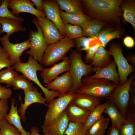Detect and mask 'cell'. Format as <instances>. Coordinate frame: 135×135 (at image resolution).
Instances as JSON below:
<instances>
[{
	"label": "cell",
	"instance_id": "cell-3",
	"mask_svg": "<svg viewBox=\"0 0 135 135\" xmlns=\"http://www.w3.org/2000/svg\"><path fill=\"white\" fill-rule=\"evenodd\" d=\"M82 86L77 92L90 95L100 98H107L117 86L113 82L101 78L88 76L82 79Z\"/></svg>",
	"mask_w": 135,
	"mask_h": 135
},
{
	"label": "cell",
	"instance_id": "cell-50",
	"mask_svg": "<svg viewBox=\"0 0 135 135\" xmlns=\"http://www.w3.org/2000/svg\"><path fill=\"white\" fill-rule=\"evenodd\" d=\"M2 2V0H0V5L1 4Z\"/></svg>",
	"mask_w": 135,
	"mask_h": 135
},
{
	"label": "cell",
	"instance_id": "cell-31",
	"mask_svg": "<svg viewBox=\"0 0 135 135\" xmlns=\"http://www.w3.org/2000/svg\"><path fill=\"white\" fill-rule=\"evenodd\" d=\"M108 104V100L100 104L91 112L88 118L84 123L85 131L88 129L100 118Z\"/></svg>",
	"mask_w": 135,
	"mask_h": 135
},
{
	"label": "cell",
	"instance_id": "cell-17",
	"mask_svg": "<svg viewBox=\"0 0 135 135\" xmlns=\"http://www.w3.org/2000/svg\"><path fill=\"white\" fill-rule=\"evenodd\" d=\"M44 12L48 19L56 26L62 35H65L64 31V24L61 18L60 8L56 0H43Z\"/></svg>",
	"mask_w": 135,
	"mask_h": 135
},
{
	"label": "cell",
	"instance_id": "cell-24",
	"mask_svg": "<svg viewBox=\"0 0 135 135\" xmlns=\"http://www.w3.org/2000/svg\"><path fill=\"white\" fill-rule=\"evenodd\" d=\"M108 100V105L103 113L107 114L110 118L112 125L120 129L126 118L123 116L116 106L110 100Z\"/></svg>",
	"mask_w": 135,
	"mask_h": 135
},
{
	"label": "cell",
	"instance_id": "cell-27",
	"mask_svg": "<svg viewBox=\"0 0 135 135\" xmlns=\"http://www.w3.org/2000/svg\"><path fill=\"white\" fill-rule=\"evenodd\" d=\"M120 6L124 20L132 25L135 32V0H122Z\"/></svg>",
	"mask_w": 135,
	"mask_h": 135
},
{
	"label": "cell",
	"instance_id": "cell-8",
	"mask_svg": "<svg viewBox=\"0 0 135 135\" xmlns=\"http://www.w3.org/2000/svg\"><path fill=\"white\" fill-rule=\"evenodd\" d=\"M32 22L36 26L37 30H30L28 40L30 46V50L24 54L32 56L34 60L41 64L44 54L48 45L44 40L42 30L35 18L33 19Z\"/></svg>",
	"mask_w": 135,
	"mask_h": 135
},
{
	"label": "cell",
	"instance_id": "cell-38",
	"mask_svg": "<svg viewBox=\"0 0 135 135\" xmlns=\"http://www.w3.org/2000/svg\"><path fill=\"white\" fill-rule=\"evenodd\" d=\"M8 0H2L0 5V17L12 19L22 22L24 19L22 17H18L14 16L8 9Z\"/></svg>",
	"mask_w": 135,
	"mask_h": 135
},
{
	"label": "cell",
	"instance_id": "cell-36",
	"mask_svg": "<svg viewBox=\"0 0 135 135\" xmlns=\"http://www.w3.org/2000/svg\"><path fill=\"white\" fill-rule=\"evenodd\" d=\"M75 46L76 51L81 52L82 50L86 51L91 46L90 43L93 42L100 41L97 38L82 36L75 40Z\"/></svg>",
	"mask_w": 135,
	"mask_h": 135
},
{
	"label": "cell",
	"instance_id": "cell-32",
	"mask_svg": "<svg viewBox=\"0 0 135 135\" xmlns=\"http://www.w3.org/2000/svg\"><path fill=\"white\" fill-rule=\"evenodd\" d=\"M12 86H13L14 90L20 89L23 90H33L35 88L33 83L23 74L18 75L14 78Z\"/></svg>",
	"mask_w": 135,
	"mask_h": 135
},
{
	"label": "cell",
	"instance_id": "cell-6",
	"mask_svg": "<svg viewBox=\"0 0 135 135\" xmlns=\"http://www.w3.org/2000/svg\"><path fill=\"white\" fill-rule=\"evenodd\" d=\"M135 78V74L134 73L124 84L122 85H118L107 98L116 106L126 118L127 117L130 98L131 84Z\"/></svg>",
	"mask_w": 135,
	"mask_h": 135
},
{
	"label": "cell",
	"instance_id": "cell-16",
	"mask_svg": "<svg viewBox=\"0 0 135 135\" xmlns=\"http://www.w3.org/2000/svg\"><path fill=\"white\" fill-rule=\"evenodd\" d=\"M69 122L65 110L56 119L44 124L42 126V132L44 134L64 135Z\"/></svg>",
	"mask_w": 135,
	"mask_h": 135
},
{
	"label": "cell",
	"instance_id": "cell-34",
	"mask_svg": "<svg viewBox=\"0 0 135 135\" xmlns=\"http://www.w3.org/2000/svg\"><path fill=\"white\" fill-rule=\"evenodd\" d=\"M63 29L65 36L70 39L75 40L83 36V31L80 25L64 24Z\"/></svg>",
	"mask_w": 135,
	"mask_h": 135
},
{
	"label": "cell",
	"instance_id": "cell-26",
	"mask_svg": "<svg viewBox=\"0 0 135 135\" xmlns=\"http://www.w3.org/2000/svg\"><path fill=\"white\" fill-rule=\"evenodd\" d=\"M106 24L96 19L81 25L83 36L98 38L99 33Z\"/></svg>",
	"mask_w": 135,
	"mask_h": 135
},
{
	"label": "cell",
	"instance_id": "cell-18",
	"mask_svg": "<svg viewBox=\"0 0 135 135\" xmlns=\"http://www.w3.org/2000/svg\"><path fill=\"white\" fill-rule=\"evenodd\" d=\"M113 60L108 65L103 68H93L95 74L88 76L93 78H101L112 82L117 86L119 84L120 77Z\"/></svg>",
	"mask_w": 135,
	"mask_h": 135
},
{
	"label": "cell",
	"instance_id": "cell-48",
	"mask_svg": "<svg viewBox=\"0 0 135 135\" xmlns=\"http://www.w3.org/2000/svg\"><path fill=\"white\" fill-rule=\"evenodd\" d=\"M128 63L131 64L134 68L135 66V55L134 54L128 55L126 58Z\"/></svg>",
	"mask_w": 135,
	"mask_h": 135
},
{
	"label": "cell",
	"instance_id": "cell-29",
	"mask_svg": "<svg viewBox=\"0 0 135 135\" xmlns=\"http://www.w3.org/2000/svg\"><path fill=\"white\" fill-rule=\"evenodd\" d=\"M61 10L68 13L80 14L84 13L81 0H56Z\"/></svg>",
	"mask_w": 135,
	"mask_h": 135
},
{
	"label": "cell",
	"instance_id": "cell-11",
	"mask_svg": "<svg viewBox=\"0 0 135 135\" xmlns=\"http://www.w3.org/2000/svg\"><path fill=\"white\" fill-rule=\"evenodd\" d=\"M24 103L23 104L21 98V94L19 96L20 101V106L18 110V113L20 114V116L21 120L24 122L26 120V111L28 107L30 105L34 103H39L44 104L47 106L48 104L45 98L42 96V93L38 92V89L35 88L33 90H24Z\"/></svg>",
	"mask_w": 135,
	"mask_h": 135
},
{
	"label": "cell",
	"instance_id": "cell-52",
	"mask_svg": "<svg viewBox=\"0 0 135 135\" xmlns=\"http://www.w3.org/2000/svg\"></svg>",
	"mask_w": 135,
	"mask_h": 135
},
{
	"label": "cell",
	"instance_id": "cell-4",
	"mask_svg": "<svg viewBox=\"0 0 135 135\" xmlns=\"http://www.w3.org/2000/svg\"><path fill=\"white\" fill-rule=\"evenodd\" d=\"M69 58L70 63L69 71L73 79V84L70 92L75 93L83 86L82 78L93 72V68L91 64H87L84 62L81 52L71 50Z\"/></svg>",
	"mask_w": 135,
	"mask_h": 135
},
{
	"label": "cell",
	"instance_id": "cell-35",
	"mask_svg": "<svg viewBox=\"0 0 135 135\" xmlns=\"http://www.w3.org/2000/svg\"><path fill=\"white\" fill-rule=\"evenodd\" d=\"M18 75L13 66L8 67L6 69L0 71V83L6 84L7 87L12 86L14 78Z\"/></svg>",
	"mask_w": 135,
	"mask_h": 135
},
{
	"label": "cell",
	"instance_id": "cell-30",
	"mask_svg": "<svg viewBox=\"0 0 135 135\" xmlns=\"http://www.w3.org/2000/svg\"><path fill=\"white\" fill-rule=\"evenodd\" d=\"M110 122L109 118L102 115L99 120L87 130L86 135H105Z\"/></svg>",
	"mask_w": 135,
	"mask_h": 135
},
{
	"label": "cell",
	"instance_id": "cell-19",
	"mask_svg": "<svg viewBox=\"0 0 135 135\" xmlns=\"http://www.w3.org/2000/svg\"><path fill=\"white\" fill-rule=\"evenodd\" d=\"M73 83V78L69 70L47 84L46 88L50 90L58 91L60 94H66L70 92Z\"/></svg>",
	"mask_w": 135,
	"mask_h": 135
},
{
	"label": "cell",
	"instance_id": "cell-46",
	"mask_svg": "<svg viewBox=\"0 0 135 135\" xmlns=\"http://www.w3.org/2000/svg\"><path fill=\"white\" fill-rule=\"evenodd\" d=\"M33 3L36 7V9L40 12H44L43 0H32Z\"/></svg>",
	"mask_w": 135,
	"mask_h": 135
},
{
	"label": "cell",
	"instance_id": "cell-25",
	"mask_svg": "<svg viewBox=\"0 0 135 135\" xmlns=\"http://www.w3.org/2000/svg\"><path fill=\"white\" fill-rule=\"evenodd\" d=\"M111 56L108 50L100 46L97 50L91 64L94 68L104 67L112 62Z\"/></svg>",
	"mask_w": 135,
	"mask_h": 135
},
{
	"label": "cell",
	"instance_id": "cell-40",
	"mask_svg": "<svg viewBox=\"0 0 135 135\" xmlns=\"http://www.w3.org/2000/svg\"><path fill=\"white\" fill-rule=\"evenodd\" d=\"M14 65L9 58L7 53L0 45V70L4 68H7Z\"/></svg>",
	"mask_w": 135,
	"mask_h": 135
},
{
	"label": "cell",
	"instance_id": "cell-7",
	"mask_svg": "<svg viewBox=\"0 0 135 135\" xmlns=\"http://www.w3.org/2000/svg\"><path fill=\"white\" fill-rule=\"evenodd\" d=\"M122 45L120 42H112L108 45L109 52L114 58L118 69L119 84L122 85L128 80V77L135 71L134 68L130 64L122 52Z\"/></svg>",
	"mask_w": 135,
	"mask_h": 135
},
{
	"label": "cell",
	"instance_id": "cell-42",
	"mask_svg": "<svg viewBox=\"0 0 135 135\" xmlns=\"http://www.w3.org/2000/svg\"><path fill=\"white\" fill-rule=\"evenodd\" d=\"M130 98L127 114L135 116V88L131 87L130 91Z\"/></svg>",
	"mask_w": 135,
	"mask_h": 135
},
{
	"label": "cell",
	"instance_id": "cell-37",
	"mask_svg": "<svg viewBox=\"0 0 135 135\" xmlns=\"http://www.w3.org/2000/svg\"><path fill=\"white\" fill-rule=\"evenodd\" d=\"M84 123L69 122L64 135H86Z\"/></svg>",
	"mask_w": 135,
	"mask_h": 135
},
{
	"label": "cell",
	"instance_id": "cell-39",
	"mask_svg": "<svg viewBox=\"0 0 135 135\" xmlns=\"http://www.w3.org/2000/svg\"><path fill=\"white\" fill-rule=\"evenodd\" d=\"M0 135H22L13 126L4 119L0 121Z\"/></svg>",
	"mask_w": 135,
	"mask_h": 135
},
{
	"label": "cell",
	"instance_id": "cell-15",
	"mask_svg": "<svg viewBox=\"0 0 135 135\" xmlns=\"http://www.w3.org/2000/svg\"><path fill=\"white\" fill-rule=\"evenodd\" d=\"M70 61L69 58L65 56L62 62L55 64L50 68H44L40 73L41 78L44 84H48L61 73L70 70Z\"/></svg>",
	"mask_w": 135,
	"mask_h": 135
},
{
	"label": "cell",
	"instance_id": "cell-5",
	"mask_svg": "<svg viewBox=\"0 0 135 135\" xmlns=\"http://www.w3.org/2000/svg\"><path fill=\"white\" fill-rule=\"evenodd\" d=\"M75 46L74 40L65 36L58 42L48 45L43 56L42 64L46 66L53 65L62 60L69 50Z\"/></svg>",
	"mask_w": 135,
	"mask_h": 135
},
{
	"label": "cell",
	"instance_id": "cell-20",
	"mask_svg": "<svg viewBox=\"0 0 135 135\" xmlns=\"http://www.w3.org/2000/svg\"><path fill=\"white\" fill-rule=\"evenodd\" d=\"M101 98L86 94L76 92L71 102L76 106L92 112L100 104Z\"/></svg>",
	"mask_w": 135,
	"mask_h": 135
},
{
	"label": "cell",
	"instance_id": "cell-10",
	"mask_svg": "<svg viewBox=\"0 0 135 135\" xmlns=\"http://www.w3.org/2000/svg\"><path fill=\"white\" fill-rule=\"evenodd\" d=\"M35 18L42 30L48 45L57 42L65 37L62 35L55 25L46 17Z\"/></svg>",
	"mask_w": 135,
	"mask_h": 135
},
{
	"label": "cell",
	"instance_id": "cell-14",
	"mask_svg": "<svg viewBox=\"0 0 135 135\" xmlns=\"http://www.w3.org/2000/svg\"><path fill=\"white\" fill-rule=\"evenodd\" d=\"M126 34L124 28L121 25L106 24L100 30L98 39L104 48L112 40L121 39Z\"/></svg>",
	"mask_w": 135,
	"mask_h": 135
},
{
	"label": "cell",
	"instance_id": "cell-51",
	"mask_svg": "<svg viewBox=\"0 0 135 135\" xmlns=\"http://www.w3.org/2000/svg\"><path fill=\"white\" fill-rule=\"evenodd\" d=\"M1 26H2L0 24V29L1 28Z\"/></svg>",
	"mask_w": 135,
	"mask_h": 135
},
{
	"label": "cell",
	"instance_id": "cell-9",
	"mask_svg": "<svg viewBox=\"0 0 135 135\" xmlns=\"http://www.w3.org/2000/svg\"><path fill=\"white\" fill-rule=\"evenodd\" d=\"M75 95L72 92L60 94L58 98L54 99L48 104V109L44 116V124L57 118L65 110Z\"/></svg>",
	"mask_w": 135,
	"mask_h": 135
},
{
	"label": "cell",
	"instance_id": "cell-22",
	"mask_svg": "<svg viewBox=\"0 0 135 135\" xmlns=\"http://www.w3.org/2000/svg\"><path fill=\"white\" fill-rule=\"evenodd\" d=\"M0 34L6 33L5 35L0 37V41L9 38L12 34L20 31L25 32L26 28L22 25V22L6 18L0 17Z\"/></svg>",
	"mask_w": 135,
	"mask_h": 135
},
{
	"label": "cell",
	"instance_id": "cell-12",
	"mask_svg": "<svg viewBox=\"0 0 135 135\" xmlns=\"http://www.w3.org/2000/svg\"><path fill=\"white\" fill-rule=\"evenodd\" d=\"M34 6L30 0H8V8L12 9L11 12L16 16L21 12H24L33 14L38 18L46 17L44 12L38 10Z\"/></svg>",
	"mask_w": 135,
	"mask_h": 135
},
{
	"label": "cell",
	"instance_id": "cell-2",
	"mask_svg": "<svg viewBox=\"0 0 135 135\" xmlns=\"http://www.w3.org/2000/svg\"><path fill=\"white\" fill-rule=\"evenodd\" d=\"M13 66L16 71L22 73L30 81H32L40 88L45 95L48 104L60 94L58 91L48 89L40 82L37 76V72L38 71H42L44 68L43 66L34 60L32 56H29L27 62L16 63Z\"/></svg>",
	"mask_w": 135,
	"mask_h": 135
},
{
	"label": "cell",
	"instance_id": "cell-47",
	"mask_svg": "<svg viewBox=\"0 0 135 135\" xmlns=\"http://www.w3.org/2000/svg\"><path fill=\"white\" fill-rule=\"evenodd\" d=\"M107 135H120V129L112 125L109 128Z\"/></svg>",
	"mask_w": 135,
	"mask_h": 135
},
{
	"label": "cell",
	"instance_id": "cell-41",
	"mask_svg": "<svg viewBox=\"0 0 135 135\" xmlns=\"http://www.w3.org/2000/svg\"><path fill=\"white\" fill-rule=\"evenodd\" d=\"M101 46H102L101 44L98 43L91 46L86 51V53L84 58V62L86 64L91 63L97 50Z\"/></svg>",
	"mask_w": 135,
	"mask_h": 135
},
{
	"label": "cell",
	"instance_id": "cell-23",
	"mask_svg": "<svg viewBox=\"0 0 135 135\" xmlns=\"http://www.w3.org/2000/svg\"><path fill=\"white\" fill-rule=\"evenodd\" d=\"M11 108L9 112L4 116V119L10 124L13 126L20 132L22 135H30V132L26 131L22 125L20 116L18 114L17 104L14 105L16 100L14 98L11 99Z\"/></svg>",
	"mask_w": 135,
	"mask_h": 135
},
{
	"label": "cell",
	"instance_id": "cell-45",
	"mask_svg": "<svg viewBox=\"0 0 135 135\" xmlns=\"http://www.w3.org/2000/svg\"><path fill=\"white\" fill-rule=\"evenodd\" d=\"M123 42L126 46L128 48H132L134 46L135 42L134 40L131 37L126 36L123 40Z\"/></svg>",
	"mask_w": 135,
	"mask_h": 135
},
{
	"label": "cell",
	"instance_id": "cell-33",
	"mask_svg": "<svg viewBox=\"0 0 135 135\" xmlns=\"http://www.w3.org/2000/svg\"><path fill=\"white\" fill-rule=\"evenodd\" d=\"M120 130V135H135V116L127 114L126 121Z\"/></svg>",
	"mask_w": 135,
	"mask_h": 135
},
{
	"label": "cell",
	"instance_id": "cell-1",
	"mask_svg": "<svg viewBox=\"0 0 135 135\" xmlns=\"http://www.w3.org/2000/svg\"><path fill=\"white\" fill-rule=\"evenodd\" d=\"M122 0H82L81 3L85 14L107 24L121 25Z\"/></svg>",
	"mask_w": 135,
	"mask_h": 135
},
{
	"label": "cell",
	"instance_id": "cell-43",
	"mask_svg": "<svg viewBox=\"0 0 135 135\" xmlns=\"http://www.w3.org/2000/svg\"><path fill=\"white\" fill-rule=\"evenodd\" d=\"M9 108L8 99L0 100V121L4 119L8 114Z\"/></svg>",
	"mask_w": 135,
	"mask_h": 135
},
{
	"label": "cell",
	"instance_id": "cell-28",
	"mask_svg": "<svg viewBox=\"0 0 135 135\" xmlns=\"http://www.w3.org/2000/svg\"><path fill=\"white\" fill-rule=\"evenodd\" d=\"M62 20L64 24H70L73 25L81 26L91 21L93 18L84 13L80 14H72L60 10Z\"/></svg>",
	"mask_w": 135,
	"mask_h": 135
},
{
	"label": "cell",
	"instance_id": "cell-44",
	"mask_svg": "<svg viewBox=\"0 0 135 135\" xmlns=\"http://www.w3.org/2000/svg\"><path fill=\"white\" fill-rule=\"evenodd\" d=\"M12 94V90L10 88H7L0 84V100L10 98Z\"/></svg>",
	"mask_w": 135,
	"mask_h": 135
},
{
	"label": "cell",
	"instance_id": "cell-13",
	"mask_svg": "<svg viewBox=\"0 0 135 135\" xmlns=\"http://www.w3.org/2000/svg\"><path fill=\"white\" fill-rule=\"evenodd\" d=\"M2 48L8 54L13 63L21 62L20 57L23 52L30 48V44L28 40L20 43L14 44L10 42L9 38L0 41Z\"/></svg>",
	"mask_w": 135,
	"mask_h": 135
},
{
	"label": "cell",
	"instance_id": "cell-49",
	"mask_svg": "<svg viewBox=\"0 0 135 135\" xmlns=\"http://www.w3.org/2000/svg\"><path fill=\"white\" fill-rule=\"evenodd\" d=\"M40 131L39 128L36 126L32 127L30 129V135H50L49 134H44L41 135L39 133Z\"/></svg>",
	"mask_w": 135,
	"mask_h": 135
},
{
	"label": "cell",
	"instance_id": "cell-21",
	"mask_svg": "<svg viewBox=\"0 0 135 135\" xmlns=\"http://www.w3.org/2000/svg\"><path fill=\"white\" fill-rule=\"evenodd\" d=\"M65 111L69 122L78 123H84L92 112L76 106L71 102Z\"/></svg>",
	"mask_w": 135,
	"mask_h": 135
}]
</instances>
